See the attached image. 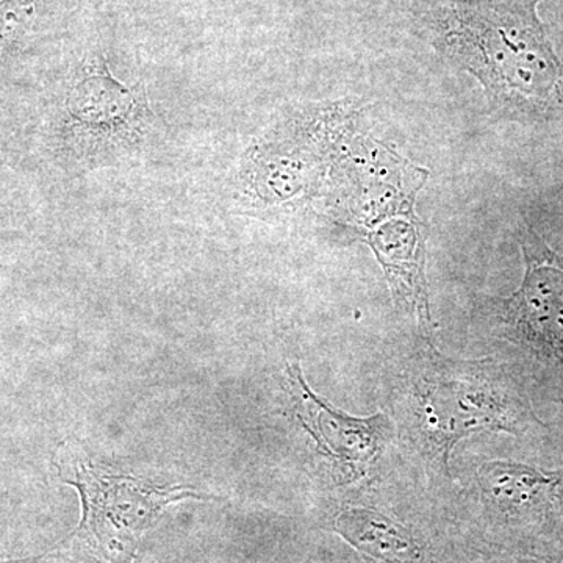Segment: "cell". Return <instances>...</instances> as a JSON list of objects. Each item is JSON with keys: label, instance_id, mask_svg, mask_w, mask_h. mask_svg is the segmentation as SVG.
Here are the masks:
<instances>
[{"label": "cell", "instance_id": "obj_2", "mask_svg": "<svg viewBox=\"0 0 563 563\" xmlns=\"http://www.w3.org/2000/svg\"><path fill=\"white\" fill-rule=\"evenodd\" d=\"M413 401L420 435L444 466L450 465L455 444L474 431L517 439L543 431L525 393L483 362H450L433 355L415 383Z\"/></svg>", "mask_w": 563, "mask_h": 563}, {"label": "cell", "instance_id": "obj_9", "mask_svg": "<svg viewBox=\"0 0 563 563\" xmlns=\"http://www.w3.org/2000/svg\"><path fill=\"white\" fill-rule=\"evenodd\" d=\"M336 531L374 563H424L417 540L390 518L368 509H350L335 521Z\"/></svg>", "mask_w": 563, "mask_h": 563}, {"label": "cell", "instance_id": "obj_10", "mask_svg": "<svg viewBox=\"0 0 563 563\" xmlns=\"http://www.w3.org/2000/svg\"><path fill=\"white\" fill-rule=\"evenodd\" d=\"M35 16L33 0H0V54L9 51L27 31Z\"/></svg>", "mask_w": 563, "mask_h": 563}, {"label": "cell", "instance_id": "obj_6", "mask_svg": "<svg viewBox=\"0 0 563 563\" xmlns=\"http://www.w3.org/2000/svg\"><path fill=\"white\" fill-rule=\"evenodd\" d=\"M296 415L313 437L318 451L350 474V479L365 476L383 453L390 437L387 415L355 418L318 398L303 380L299 366H288Z\"/></svg>", "mask_w": 563, "mask_h": 563}, {"label": "cell", "instance_id": "obj_3", "mask_svg": "<svg viewBox=\"0 0 563 563\" xmlns=\"http://www.w3.org/2000/svg\"><path fill=\"white\" fill-rule=\"evenodd\" d=\"M66 150L85 169L128 157L147 143L155 117L141 87H129L107 62L84 68L65 107Z\"/></svg>", "mask_w": 563, "mask_h": 563}, {"label": "cell", "instance_id": "obj_4", "mask_svg": "<svg viewBox=\"0 0 563 563\" xmlns=\"http://www.w3.org/2000/svg\"><path fill=\"white\" fill-rule=\"evenodd\" d=\"M518 240L523 282L514 295L493 302V322L533 372L563 388V257L529 225Z\"/></svg>", "mask_w": 563, "mask_h": 563}, {"label": "cell", "instance_id": "obj_1", "mask_svg": "<svg viewBox=\"0 0 563 563\" xmlns=\"http://www.w3.org/2000/svg\"><path fill=\"white\" fill-rule=\"evenodd\" d=\"M540 0H433L437 47L484 85L488 96L533 111L563 106V62L542 21Z\"/></svg>", "mask_w": 563, "mask_h": 563}, {"label": "cell", "instance_id": "obj_5", "mask_svg": "<svg viewBox=\"0 0 563 563\" xmlns=\"http://www.w3.org/2000/svg\"><path fill=\"white\" fill-rule=\"evenodd\" d=\"M73 472L65 481L79 490L84 504L76 537L99 563H133L141 537L168 504L201 498L187 487H158L84 463Z\"/></svg>", "mask_w": 563, "mask_h": 563}, {"label": "cell", "instance_id": "obj_7", "mask_svg": "<svg viewBox=\"0 0 563 563\" xmlns=\"http://www.w3.org/2000/svg\"><path fill=\"white\" fill-rule=\"evenodd\" d=\"M484 498L512 521H543L563 503V468L555 472L520 462H485L477 470Z\"/></svg>", "mask_w": 563, "mask_h": 563}, {"label": "cell", "instance_id": "obj_8", "mask_svg": "<svg viewBox=\"0 0 563 563\" xmlns=\"http://www.w3.org/2000/svg\"><path fill=\"white\" fill-rule=\"evenodd\" d=\"M426 228L417 218L391 221L366 236L379 258L396 299L412 306L422 331L433 329L426 282Z\"/></svg>", "mask_w": 563, "mask_h": 563}]
</instances>
